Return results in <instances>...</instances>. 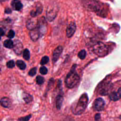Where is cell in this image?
<instances>
[{
	"instance_id": "1",
	"label": "cell",
	"mask_w": 121,
	"mask_h": 121,
	"mask_svg": "<svg viewBox=\"0 0 121 121\" xmlns=\"http://www.w3.org/2000/svg\"><path fill=\"white\" fill-rule=\"evenodd\" d=\"M88 102V96L86 93L82 94L79 97L78 101L72 107V111L74 114L80 115L85 110Z\"/></svg>"
},
{
	"instance_id": "3",
	"label": "cell",
	"mask_w": 121,
	"mask_h": 121,
	"mask_svg": "<svg viewBox=\"0 0 121 121\" xmlns=\"http://www.w3.org/2000/svg\"><path fill=\"white\" fill-rule=\"evenodd\" d=\"M93 51L97 56L103 57L108 53L109 50L106 44L102 42H97L93 46Z\"/></svg>"
},
{
	"instance_id": "22",
	"label": "cell",
	"mask_w": 121,
	"mask_h": 121,
	"mask_svg": "<svg viewBox=\"0 0 121 121\" xmlns=\"http://www.w3.org/2000/svg\"><path fill=\"white\" fill-rule=\"evenodd\" d=\"M49 60V58L48 56H43L41 60L40 64L41 65H44L45 64H47Z\"/></svg>"
},
{
	"instance_id": "2",
	"label": "cell",
	"mask_w": 121,
	"mask_h": 121,
	"mask_svg": "<svg viewBox=\"0 0 121 121\" xmlns=\"http://www.w3.org/2000/svg\"><path fill=\"white\" fill-rule=\"evenodd\" d=\"M76 65H74L70 71L67 74L65 79V84L67 87L72 88L75 87L79 81V77L76 72L75 69Z\"/></svg>"
},
{
	"instance_id": "12",
	"label": "cell",
	"mask_w": 121,
	"mask_h": 121,
	"mask_svg": "<svg viewBox=\"0 0 121 121\" xmlns=\"http://www.w3.org/2000/svg\"><path fill=\"white\" fill-rule=\"evenodd\" d=\"M11 5L13 8L16 10H20L23 7L21 2L18 0H14L11 2Z\"/></svg>"
},
{
	"instance_id": "23",
	"label": "cell",
	"mask_w": 121,
	"mask_h": 121,
	"mask_svg": "<svg viewBox=\"0 0 121 121\" xmlns=\"http://www.w3.org/2000/svg\"><path fill=\"white\" fill-rule=\"evenodd\" d=\"M39 71L41 74L45 75L48 72V69L47 68L45 67V66H42L40 67L39 69Z\"/></svg>"
},
{
	"instance_id": "7",
	"label": "cell",
	"mask_w": 121,
	"mask_h": 121,
	"mask_svg": "<svg viewBox=\"0 0 121 121\" xmlns=\"http://www.w3.org/2000/svg\"><path fill=\"white\" fill-rule=\"evenodd\" d=\"M63 50V48L61 46L57 47L53 51L52 55V61L55 63L60 57Z\"/></svg>"
},
{
	"instance_id": "8",
	"label": "cell",
	"mask_w": 121,
	"mask_h": 121,
	"mask_svg": "<svg viewBox=\"0 0 121 121\" xmlns=\"http://www.w3.org/2000/svg\"><path fill=\"white\" fill-rule=\"evenodd\" d=\"M57 15V10L56 9H48L47 11V17L49 21L53 20Z\"/></svg>"
},
{
	"instance_id": "20",
	"label": "cell",
	"mask_w": 121,
	"mask_h": 121,
	"mask_svg": "<svg viewBox=\"0 0 121 121\" xmlns=\"http://www.w3.org/2000/svg\"><path fill=\"white\" fill-rule=\"evenodd\" d=\"M86 52L85 50H81L78 53V57L81 60H83L85 58L86 56Z\"/></svg>"
},
{
	"instance_id": "26",
	"label": "cell",
	"mask_w": 121,
	"mask_h": 121,
	"mask_svg": "<svg viewBox=\"0 0 121 121\" xmlns=\"http://www.w3.org/2000/svg\"><path fill=\"white\" fill-rule=\"evenodd\" d=\"M31 117V115L30 114L27 116H26L25 117H22L19 118L18 119V120L19 121H28Z\"/></svg>"
},
{
	"instance_id": "9",
	"label": "cell",
	"mask_w": 121,
	"mask_h": 121,
	"mask_svg": "<svg viewBox=\"0 0 121 121\" xmlns=\"http://www.w3.org/2000/svg\"><path fill=\"white\" fill-rule=\"evenodd\" d=\"M40 35L39 31L37 28H35L31 30L30 32V36L31 39L34 41H36L39 38Z\"/></svg>"
},
{
	"instance_id": "21",
	"label": "cell",
	"mask_w": 121,
	"mask_h": 121,
	"mask_svg": "<svg viewBox=\"0 0 121 121\" xmlns=\"http://www.w3.org/2000/svg\"><path fill=\"white\" fill-rule=\"evenodd\" d=\"M44 78L41 76H37L36 78V83L38 85H42L44 82Z\"/></svg>"
},
{
	"instance_id": "25",
	"label": "cell",
	"mask_w": 121,
	"mask_h": 121,
	"mask_svg": "<svg viewBox=\"0 0 121 121\" xmlns=\"http://www.w3.org/2000/svg\"><path fill=\"white\" fill-rule=\"evenodd\" d=\"M36 72V68L34 67L30 69L28 72V75L30 76H34L35 75Z\"/></svg>"
},
{
	"instance_id": "32",
	"label": "cell",
	"mask_w": 121,
	"mask_h": 121,
	"mask_svg": "<svg viewBox=\"0 0 121 121\" xmlns=\"http://www.w3.org/2000/svg\"></svg>"
},
{
	"instance_id": "6",
	"label": "cell",
	"mask_w": 121,
	"mask_h": 121,
	"mask_svg": "<svg viewBox=\"0 0 121 121\" xmlns=\"http://www.w3.org/2000/svg\"><path fill=\"white\" fill-rule=\"evenodd\" d=\"M76 29V26L74 23L71 22L67 26L66 29V35L67 37H70L74 34Z\"/></svg>"
},
{
	"instance_id": "30",
	"label": "cell",
	"mask_w": 121,
	"mask_h": 121,
	"mask_svg": "<svg viewBox=\"0 0 121 121\" xmlns=\"http://www.w3.org/2000/svg\"><path fill=\"white\" fill-rule=\"evenodd\" d=\"M117 93L118 94V95H119L120 96V97L121 98V87H120L119 89H118V91H117Z\"/></svg>"
},
{
	"instance_id": "17",
	"label": "cell",
	"mask_w": 121,
	"mask_h": 121,
	"mask_svg": "<svg viewBox=\"0 0 121 121\" xmlns=\"http://www.w3.org/2000/svg\"><path fill=\"white\" fill-rule=\"evenodd\" d=\"M3 45L4 47L7 48L11 49L14 46V43L13 41L10 39L6 40L3 43Z\"/></svg>"
},
{
	"instance_id": "11",
	"label": "cell",
	"mask_w": 121,
	"mask_h": 121,
	"mask_svg": "<svg viewBox=\"0 0 121 121\" xmlns=\"http://www.w3.org/2000/svg\"><path fill=\"white\" fill-rule=\"evenodd\" d=\"M0 104L1 106L5 108H9L11 105V100L7 97H3L1 99Z\"/></svg>"
},
{
	"instance_id": "4",
	"label": "cell",
	"mask_w": 121,
	"mask_h": 121,
	"mask_svg": "<svg viewBox=\"0 0 121 121\" xmlns=\"http://www.w3.org/2000/svg\"><path fill=\"white\" fill-rule=\"evenodd\" d=\"M105 106V102L104 100L99 97L96 98L94 103V108L95 110L97 111H101L104 109Z\"/></svg>"
},
{
	"instance_id": "18",
	"label": "cell",
	"mask_w": 121,
	"mask_h": 121,
	"mask_svg": "<svg viewBox=\"0 0 121 121\" xmlns=\"http://www.w3.org/2000/svg\"><path fill=\"white\" fill-rule=\"evenodd\" d=\"M16 64L18 68L21 70H24L26 68V63L21 60H17L16 62Z\"/></svg>"
},
{
	"instance_id": "14",
	"label": "cell",
	"mask_w": 121,
	"mask_h": 121,
	"mask_svg": "<svg viewBox=\"0 0 121 121\" xmlns=\"http://www.w3.org/2000/svg\"><path fill=\"white\" fill-rule=\"evenodd\" d=\"M23 98L26 103L28 104L33 100V97L30 94L27 93H24L23 95Z\"/></svg>"
},
{
	"instance_id": "10",
	"label": "cell",
	"mask_w": 121,
	"mask_h": 121,
	"mask_svg": "<svg viewBox=\"0 0 121 121\" xmlns=\"http://www.w3.org/2000/svg\"><path fill=\"white\" fill-rule=\"evenodd\" d=\"M111 87V85L109 83H105L102 85L100 89V94L102 95H105L108 94V91Z\"/></svg>"
},
{
	"instance_id": "13",
	"label": "cell",
	"mask_w": 121,
	"mask_h": 121,
	"mask_svg": "<svg viewBox=\"0 0 121 121\" xmlns=\"http://www.w3.org/2000/svg\"><path fill=\"white\" fill-rule=\"evenodd\" d=\"M63 100V97L62 95H57L56 97V106L57 109L60 110L61 108Z\"/></svg>"
},
{
	"instance_id": "31",
	"label": "cell",
	"mask_w": 121,
	"mask_h": 121,
	"mask_svg": "<svg viewBox=\"0 0 121 121\" xmlns=\"http://www.w3.org/2000/svg\"><path fill=\"white\" fill-rule=\"evenodd\" d=\"M0 34H1V36H2L4 35V30H3V29L2 28H1V30H0Z\"/></svg>"
},
{
	"instance_id": "5",
	"label": "cell",
	"mask_w": 121,
	"mask_h": 121,
	"mask_svg": "<svg viewBox=\"0 0 121 121\" xmlns=\"http://www.w3.org/2000/svg\"><path fill=\"white\" fill-rule=\"evenodd\" d=\"M13 48L14 52L17 55H20L23 51V46L22 43L19 41L16 40L14 43V46Z\"/></svg>"
},
{
	"instance_id": "19",
	"label": "cell",
	"mask_w": 121,
	"mask_h": 121,
	"mask_svg": "<svg viewBox=\"0 0 121 121\" xmlns=\"http://www.w3.org/2000/svg\"><path fill=\"white\" fill-rule=\"evenodd\" d=\"M23 56L25 60H28L30 58V52L27 49H26L24 50L23 52Z\"/></svg>"
},
{
	"instance_id": "24",
	"label": "cell",
	"mask_w": 121,
	"mask_h": 121,
	"mask_svg": "<svg viewBox=\"0 0 121 121\" xmlns=\"http://www.w3.org/2000/svg\"><path fill=\"white\" fill-rule=\"evenodd\" d=\"M6 65H7V67L8 68H10V69L14 68V66H15V62L13 60H9V61H8L7 62Z\"/></svg>"
},
{
	"instance_id": "27",
	"label": "cell",
	"mask_w": 121,
	"mask_h": 121,
	"mask_svg": "<svg viewBox=\"0 0 121 121\" xmlns=\"http://www.w3.org/2000/svg\"><path fill=\"white\" fill-rule=\"evenodd\" d=\"M15 36V32L13 30H10L7 36L9 38H12L14 37Z\"/></svg>"
},
{
	"instance_id": "28",
	"label": "cell",
	"mask_w": 121,
	"mask_h": 121,
	"mask_svg": "<svg viewBox=\"0 0 121 121\" xmlns=\"http://www.w3.org/2000/svg\"><path fill=\"white\" fill-rule=\"evenodd\" d=\"M101 118V115L100 113H96L95 116V121H99Z\"/></svg>"
},
{
	"instance_id": "15",
	"label": "cell",
	"mask_w": 121,
	"mask_h": 121,
	"mask_svg": "<svg viewBox=\"0 0 121 121\" xmlns=\"http://www.w3.org/2000/svg\"><path fill=\"white\" fill-rule=\"evenodd\" d=\"M109 98L111 100L113 101H117L121 98L117 92L115 91L111 93L109 95Z\"/></svg>"
},
{
	"instance_id": "16",
	"label": "cell",
	"mask_w": 121,
	"mask_h": 121,
	"mask_svg": "<svg viewBox=\"0 0 121 121\" xmlns=\"http://www.w3.org/2000/svg\"><path fill=\"white\" fill-rule=\"evenodd\" d=\"M36 23L35 22V21H33L31 20H29L26 23V27L28 29H30L31 30L36 28Z\"/></svg>"
},
{
	"instance_id": "29",
	"label": "cell",
	"mask_w": 121,
	"mask_h": 121,
	"mask_svg": "<svg viewBox=\"0 0 121 121\" xmlns=\"http://www.w3.org/2000/svg\"><path fill=\"white\" fill-rule=\"evenodd\" d=\"M11 12V9H9V8L6 9H5V13L9 14V13H10Z\"/></svg>"
}]
</instances>
